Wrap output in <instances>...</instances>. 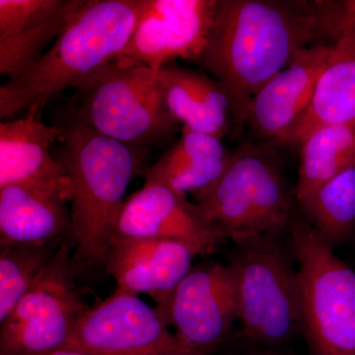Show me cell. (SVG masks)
I'll list each match as a JSON object with an SVG mask.
<instances>
[{"label":"cell","instance_id":"4fadbf2b","mask_svg":"<svg viewBox=\"0 0 355 355\" xmlns=\"http://www.w3.org/2000/svg\"><path fill=\"white\" fill-rule=\"evenodd\" d=\"M331 44H311L254 95L246 127L257 139L291 144L312 102Z\"/></svg>","mask_w":355,"mask_h":355},{"label":"cell","instance_id":"e0dca14e","mask_svg":"<svg viewBox=\"0 0 355 355\" xmlns=\"http://www.w3.org/2000/svg\"><path fill=\"white\" fill-rule=\"evenodd\" d=\"M160 76L166 107L178 125L220 139L232 132L230 103L216 79L183 67H164Z\"/></svg>","mask_w":355,"mask_h":355},{"label":"cell","instance_id":"8fae6325","mask_svg":"<svg viewBox=\"0 0 355 355\" xmlns=\"http://www.w3.org/2000/svg\"><path fill=\"white\" fill-rule=\"evenodd\" d=\"M217 0H147L132 38L116 62L161 70L176 58L197 62Z\"/></svg>","mask_w":355,"mask_h":355},{"label":"cell","instance_id":"5b68a950","mask_svg":"<svg viewBox=\"0 0 355 355\" xmlns=\"http://www.w3.org/2000/svg\"><path fill=\"white\" fill-rule=\"evenodd\" d=\"M73 90L67 114L121 144L147 148L179 130L166 107L160 70L114 62Z\"/></svg>","mask_w":355,"mask_h":355},{"label":"cell","instance_id":"277c9868","mask_svg":"<svg viewBox=\"0 0 355 355\" xmlns=\"http://www.w3.org/2000/svg\"><path fill=\"white\" fill-rule=\"evenodd\" d=\"M193 197L205 218L235 244L284 234L298 216L295 188L272 156L252 142L238 146L216 183Z\"/></svg>","mask_w":355,"mask_h":355},{"label":"cell","instance_id":"5bb4252c","mask_svg":"<svg viewBox=\"0 0 355 355\" xmlns=\"http://www.w3.org/2000/svg\"><path fill=\"white\" fill-rule=\"evenodd\" d=\"M196 256L188 245L175 240H114L103 266L116 280V288L147 294L157 306L190 272Z\"/></svg>","mask_w":355,"mask_h":355},{"label":"cell","instance_id":"2e32d148","mask_svg":"<svg viewBox=\"0 0 355 355\" xmlns=\"http://www.w3.org/2000/svg\"><path fill=\"white\" fill-rule=\"evenodd\" d=\"M69 198L32 184L0 188V247L36 246L73 237Z\"/></svg>","mask_w":355,"mask_h":355},{"label":"cell","instance_id":"44dd1931","mask_svg":"<svg viewBox=\"0 0 355 355\" xmlns=\"http://www.w3.org/2000/svg\"><path fill=\"white\" fill-rule=\"evenodd\" d=\"M306 220L331 248L355 229V163L299 203Z\"/></svg>","mask_w":355,"mask_h":355},{"label":"cell","instance_id":"ba28073f","mask_svg":"<svg viewBox=\"0 0 355 355\" xmlns=\"http://www.w3.org/2000/svg\"><path fill=\"white\" fill-rule=\"evenodd\" d=\"M65 240L0 327V355H51L69 343L88 306L72 275Z\"/></svg>","mask_w":355,"mask_h":355},{"label":"cell","instance_id":"ffe728a7","mask_svg":"<svg viewBox=\"0 0 355 355\" xmlns=\"http://www.w3.org/2000/svg\"><path fill=\"white\" fill-rule=\"evenodd\" d=\"M295 195L299 203L355 163V125H324L301 142Z\"/></svg>","mask_w":355,"mask_h":355},{"label":"cell","instance_id":"cb8c5ba5","mask_svg":"<svg viewBox=\"0 0 355 355\" xmlns=\"http://www.w3.org/2000/svg\"><path fill=\"white\" fill-rule=\"evenodd\" d=\"M67 0H0V41L50 19Z\"/></svg>","mask_w":355,"mask_h":355},{"label":"cell","instance_id":"9a60e30c","mask_svg":"<svg viewBox=\"0 0 355 355\" xmlns=\"http://www.w3.org/2000/svg\"><path fill=\"white\" fill-rule=\"evenodd\" d=\"M38 111L0 123V188L23 184L55 189L70 202L69 178L51 155V147L60 139L58 125L40 121Z\"/></svg>","mask_w":355,"mask_h":355},{"label":"cell","instance_id":"7a4b0ae2","mask_svg":"<svg viewBox=\"0 0 355 355\" xmlns=\"http://www.w3.org/2000/svg\"><path fill=\"white\" fill-rule=\"evenodd\" d=\"M146 6L147 0H83L53 46L0 86V116L41 111L55 95L116 62Z\"/></svg>","mask_w":355,"mask_h":355},{"label":"cell","instance_id":"6da1fadb","mask_svg":"<svg viewBox=\"0 0 355 355\" xmlns=\"http://www.w3.org/2000/svg\"><path fill=\"white\" fill-rule=\"evenodd\" d=\"M317 43L314 1L217 0L209 38L196 62L225 91L233 135L246 127L254 95Z\"/></svg>","mask_w":355,"mask_h":355},{"label":"cell","instance_id":"d4e9b609","mask_svg":"<svg viewBox=\"0 0 355 355\" xmlns=\"http://www.w3.org/2000/svg\"><path fill=\"white\" fill-rule=\"evenodd\" d=\"M319 43L331 44L345 36L355 37V0L314 1Z\"/></svg>","mask_w":355,"mask_h":355},{"label":"cell","instance_id":"7402d4cb","mask_svg":"<svg viewBox=\"0 0 355 355\" xmlns=\"http://www.w3.org/2000/svg\"><path fill=\"white\" fill-rule=\"evenodd\" d=\"M65 240L36 246L0 247V324L38 279Z\"/></svg>","mask_w":355,"mask_h":355},{"label":"cell","instance_id":"7c38bea8","mask_svg":"<svg viewBox=\"0 0 355 355\" xmlns=\"http://www.w3.org/2000/svg\"><path fill=\"white\" fill-rule=\"evenodd\" d=\"M125 239L175 240L205 254L224 237L188 196L162 182L146 180L125 200L112 241Z\"/></svg>","mask_w":355,"mask_h":355},{"label":"cell","instance_id":"d6986e66","mask_svg":"<svg viewBox=\"0 0 355 355\" xmlns=\"http://www.w3.org/2000/svg\"><path fill=\"white\" fill-rule=\"evenodd\" d=\"M355 125V37L345 36L330 46L312 102L291 144L324 125Z\"/></svg>","mask_w":355,"mask_h":355},{"label":"cell","instance_id":"9c48e42d","mask_svg":"<svg viewBox=\"0 0 355 355\" xmlns=\"http://www.w3.org/2000/svg\"><path fill=\"white\" fill-rule=\"evenodd\" d=\"M169 328L157 308L116 288L89 308L65 347L88 355H195Z\"/></svg>","mask_w":355,"mask_h":355},{"label":"cell","instance_id":"603a6c76","mask_svg":"<svg viewBox=\"0 0 355 355\" xmlns=\"http://www.w3.org/2000/svg\"><path fill=\"white\" fill-rule=\"evenodd\" d=\"M83 0H67L50 19L0 41V73L9 79L19 76L43 55L44 46L57 39Z\"/></svg>","mask_w":355,"mask_h":355},{"label":"cell","instance_id":"484cf974","mask_svg":"<svg viewBox=\"0 0 355 355\" xmlns=\"http://www.w3.org/2000/svg\"><path fill=\"white\" fill-rule=\"evenodd\" d=\"M51 355H88L81 350L72 349V347H64L62 349L57 350Z\"/></svg>","mask_w":355,"mask_h":355},{"label":"cell","instance_id":"3957f363","mask_svg":"<svg viewBox=\"0 0 355 355\" xmlns=\"http://www.w3.org/2000/svg\"><path fill=\"white\" fill-rule=\"evenodd\" d=\"M58 127L60 147L53 156L69 178L74 258L102 266L128 184L144 170L148 151L100 135L69 114Z\"/></svg>","mask_w":355,"mask_h":355},{"label":"cell","instance_id":"8992f818","mask_svg":"<svg viewBox=\"0 0 355 355\" xmlns=\"http://www.w3.org/2000/svg\"><path fill=\"white\" fill-rule=\"evenodd\" d=\"M282 234L236 245L228 263L234 279L238 321L250 343L277 347L301 331L298 270Z\"/></svg>","mask_w":355,"mask_h":355},{"label":"cell","instance_id":"ac0fdd59","mask_svg":"<svg viewBox=\"0 0 355 355\" xmlns=\"http://www.w3.org/2000/svg\"><path fill=\"white\" fill-rule=\"evenodd\" d=\"M232 153L218 137L182 128L177 144L155 164L146 168L144 177L162 182L184 195L196 196L220 178Z\"/></svg>","mask_w":355,"mask_h":355},{"label":"cell","instance_id":"30bf717a","mask_svg":"<svg viewBox=\"0 0 355 355\" xmlns=\"http://www.w3.org/2000/svg\"><path fill=\"white\" fill-rule=\"evenodd\" d=\"M155 307L187 349L195 355H209L238 321L230 266L218 263L191 268L164 302Z\"/></svg>","mask_w":355,"mask_h":355},{"label":"cell","instance_id":"52a82bcc","mask_svg":"<svg viewBox=\"0 0 355 355\" xmlns=\"http://www.w3.org/2000/svg\"><path fill=\"white\" fill-rule=\"evenodd\" d=\"M298 263L301 333L309 355H355V272L304 216L287 231Z\"/></svg>","mask_w":355,"mask_h":355}]
</instances>
